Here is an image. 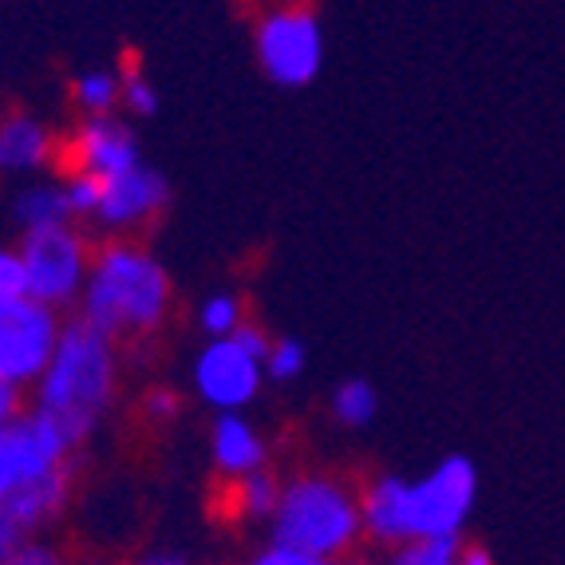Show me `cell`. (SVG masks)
Instances as JSON below:
<instances>
[{"mask_svg":"<svg viewBox=\"0 0 565 565\" xmlns=\"http://www.w3.org/2000/svg\"><path fill=\"white\" fill-rule=\"evenodd\" d=\"M115 396V352L111 337L79 317V321L64 324V340H60L56 360L44 372L36 387V407L47 415H56L67 427V435L84 444L95 431V424L104 419Z\"/></svg>","mask_w":565,"mask_h":565,"instance_id":"cell-1","label":"cell"},{"mask_svg":"<svg viewBox=\"0 0 565 565\" xmlns=\"http://www.w3.org/2000/svg\"><path fill=\"white\" fill-rule=\"evenodd\" d=\"M170 309V277L151 254L111 245L92 262L84 285V321L104 337L151 332Z\"/></svg>","mask_w":565,"mask_h":565,"instance_id":"cell-2","label":"cell"},{"mask_svg":"<svg viewBox=\"0 0 565 565\" xmlns=\"http://www.w3.org/2000/svg\"><path fill=\"white\" fill-rule=\"evenodd\" d=\"M360 530H364L360 502L340 482L321 479V475H301V479L285 482L281 507L274 514L277 546L332 562V557L349 554Z\"/></svg>","mask_w":565,"mask_h":565,"instance_id":"cell-3","label":"cell"},{"mask_svg":"<svg viewBox=\"0 0 565 565\" xmlns=\"http://www.w3.org/2000/svg\"><path fill=\"white\" fill-rule=\"evenodd\" d=\"M257 60L262 72L281 87H305L324 64V36L317 12L305 4L274 9L257 24Z\"/></svg>","mask_w":565,"mask_h":565,"instance_id":"cell-4","label":"cell"},{"mask_svg":"<svg viewBox=\"0 0 565 565\" xmlns=\"http://www.w3.org/2000/svg\"><path fill=\"white\" fill-rule=\"evenodd\" d=\"M60 340H64V324L56 321L52 305L36 297L0 305V380H12L20 387L44 380Z\"/></svg>","mask_w":565,"mask_h":565,"instance_id":"cell-5","label":"cell"},{"mask_svg":"<svg viewBox=\"0 0 565 565\" xmlns=\"http://www.w3.org/2000/svg\"><path fill=\"white\" fill-rule=\"evenodd\" d=\"M76 447L79 444L67 435L56 415L40 412V407L9 419L0 431V494L56 471V467H67Z\"/></svg>","mask_w":565,"mask_h":565,"instance_id":"cell-6","label":"cell"},{"mask_svg":"<svg viewBox=\"0 0 565 565\" xmlns=\"http://www.w3.org/2000/svg\"><path fill=\"white\" fill-rule=\"evenodd\" d=\"M20 262L29 269V292L44 305H67L76 301L87 285V265L84 237L72 226H52V230H24L20 242Z\"/></svg>","mask_w":565,"mask_h":565,"instance_id":"cell-7","label":"cell"},{"mask_svg":"<svg viewBox=\"0 0 565 565\" xmlns=\"http://www.w3.org/2000/svg\"><path fill=\"white\" fill-rule=\"evenodd\" d=\"M479 475L467 455H451L435 467L427 479L412 482V534L415 537H447L459 534L475 507Z\"/></svg>","mask_w":565,"mask_h":565,"instance_id":"cell-8","label":"cell"},{"mask_svg":"<svg viewBox=\"0 0 565 565\" xmlns=\"http://www.w3.org/2000/svg\"><path fill=\"white\" fill-rule=\"evenodd\" d=\"M265 364L237 344V340H210L194 364V387L217 412H237L262 392Z\"/></svg>","mask_w":565,"mask_h":565,"instance_id":"cell-9","label":"cell"},{"mask_svg":"<svg viewBox=\"0 0 565 565\" xmlns=\"http://www.w3.org/2000/svg\"><path fill=\"white\" fill-rule=\"evenodd\" d=\"M67 494H72V467H56L24 487L4 490L0 494V557L17 554L24 546V534L56 519L67 507Z\"/></svg>","mask_w":565,"mask_h":565,"instance_id":"cell-10","label":"cell"},{"mask_svg":"<svg viewBox=\"0 0 565 565\" xmlns=\"http://www.w3.org/2000/svg\"><path fill=\"white\" fill-rule=\"evenodd\" d=\"M72 174H95V179H115L139 167V142L131 127H122L111 115H92L79 127L72 142Z\"/></svg>","mask_w":565,"mask_h":565,"instance_id":"cell-11","label":"cell"},{"mask_svg":"<svg viewBox=\"0 0 565 565\" xmlns=\"http://www.w3.org/2000/svg\"><path fill=\"white\" fill-rule=\"evenodd\" d=\"M167 199H170L167 179H162L159 170H147L139 162L127 174H115V179L104 182V202L95 210V222H104L111 230L139 226V222L159 217Z\"/></svg>","mask_w":565,"mask_h":565,"instance_id":"cell-12","label":"cell"},{"mask_svg":"<svg viewBox=\"0 0 565 565\" xmlns=\"http://www.w3.org/2000/svg\"><path fill=\"white\" fill-rule=\"evenodd\" d=\"M360 519H364V534L380 546H404L412 542V482L384 475L364 490L360 499Z\"/></svg>","mask_w":565,"mask_h":565,"instance_id":"cell-13","label":"cell"},{"mask_svg":"<svg viewBox=\"0 0 565 565\" xmlns=\"http://www.w3.org/2000/svg\"><path fill=\"white\" fill-rule=\"evenodd\" d=\"M210 451H214L217 471L245 479L265 467V444L257 427L249 419H242L237 412H222L214 419V431H210Z\"/></svg>","mask_w":565,"mask_h":565,"instance_id":"cell-14","label":"cell"},{"mask_svg":"<svg viewBox=\"0 0 565 565\" xmlns=\"http://www.w3.org/2000/svg\"><path fill=\"white\" fill-rule=\"evenodd\" d=\"M52 154V135L29 115H12L0 131V162L9 170H32Z\"/></svg>","mask_w":565,"mask_h":565,"instance_id":"cell-15","label":"cell"},{"mask_svg":"<svg viewBox=\"0 0 565 565\" xmlns=\"http://www.w3.org/2000/svg\"><path fill=\"white\" fill-rule=\"evenodd\" d=\"M17 217L24 230H52L67 226L76 217V210H72V199H67V186H32L20 194Z\"/></svg>","mask_w":565,"mask_h":565,"instance_id":"cell-16","label":"cell"},{"mask_svg":"<svg viewBox=\"0 0 565 565\" xmlns=\"http://www.w3.org/2000/svg\"><path fill=\"white\" fill-rule=\"evenodd\" d=\"M376 387L364 384V380H349V384H340L332 392V415H337V424L344 427H364L376 419Z\"/></svg>","mask_w":565,"mask_h":565,"instance_id":"cell-17","label":"cell"},{"mask_svg":"<svg viewBox=\"0 0 565 565\" xmlns=\"http://www.w3.org/2000/svg\"><path fill=\"white\" fill-rule=\"evenodd\" d=\"M462 542L459 534H447V537H412L404 546L396 550L392 565H455L462 554Z\"/></svg>","mask_w":565,"mask_h":565,"instance_id":"cell-18","label":"cell"},{"mask_svg":"<svg viewBox=\"0 0 565 565\" xmlns=\"http://www.w3.org/2000/svg\"><path fill=\"white\" fill-rule=\"evenodd\" d=\"M122 99V79H115L111 72H87L76 79V104L87 115H107Z\"/></svg>","mask_w":565,"mask_h":565,"instance_id":"cell-19","label":"cell"},{"mask_svg":"<svg viewBox=\"0 0 565 565\" xmlns=\"http://www.w3.org/2000/svg\"><path fill=\"white\" fill-rule=\"evenodd\" d=\"M202 329L210 332V340H226L234 337L237 329L245 324V312H242V301H237L234 292H214L199 312Z\"/></svg>","mask_w":565,"mask_h":565,"instance_id":"cell-20","label":"cell"},{"mask_svg":"<svg viewBox=\"0 0 565 565\" xmlns=\"http://www.w3.org/2000/svg\"><path fill=\"white\" fill-rule=\"evenodd\" d=\"M281 482L274 475L254 471L242 479V510L249 519H274L277 507H281Z\"/></svg>","mask_w":565,"mask_h":565,"instance_id":"cell-21","label":"cell"},{"mask_svg":"<svg viewBox=\"0 0 565 565\" xmlns=\"http://www.w3.org/2000/svg\"><path fill=\"white\" fill-rule=\"evenodd\" d=\"M305 372V349L292 337L274 340V352L265 360V376L277 380V384H289Z\"/></svg>","mask_w":565,"mask_h":565,"instance_id":"cell-22","label":"cell"},{"mask_svg":"<svg viewBox=\"0 0 565 565\" xmlns=\"http://www.w3.org/2000/svg\"><path fill=\"white\" fill-rule=\"evenodd\" d=\"M24 297H32L29 269H24L17 249H9V254L0 257V305H17V301H24Z\"/></svg>","mask_w":565,"mask_h":565,"instance_id":"cell-23","label":"cell"},{"mask_svg":"<svg viewBox=\"0 0 565 565\" xmlns=\"http://www.w3.org/2000/svg\"><path fill=\"white\" fill-rule=\"evenodd\" d=\"M104 182L107 179H95V174H72L67 179V199H72V210L76 214H92L99 210V202H104Z\"/></svg>","mask_w":565,"mask_h":565,"instance_id":"cell-24","label":"cell"},{"mask_svg":"<svg viewBox=\"0 0 565 565\" xmlns=\"http://www.w3.org/2000/svg\"><path fill=\"white\" fill-rule=\"evenodd\" d=\"M122 104L131 107L135 115H154L159 111V95L147 79L139 76V67H127V76H122Z\"/></svg>","mask_w":565,"mask_h":565,"instance_id":"cell-25","label":"cell"},{"mask_svg":"<svg viewBox=\"0 0 565 565\" xmlns=\"http://www.w3.org/2000/svg\"><path fill=\"white\" fill-rule=\"evenodd\" d=\"M249 565H332V562H321V557L301 554V550H289V546H277L274 542V546L262 550Z\"/></svg>","mask_w":565,"mask_h":565,"instance_id":"cell-26","label":"cell"},{"mask_svg":"<svg viewBox=\"0 0 565 565\" xmlns=\"http://www.w3.org/2000/svg\"><path fill=\"white\" fill-rule=\"evenodd\" d=\"M230 340H237V344H242V349L249 352V356H257V360H262V364H265V360H269V352H274V340L265 337V332L257 329L254 321H245L242 329H237Z\"/></svg>","mask_w":565,"mask_h":565,"instance_id":"cell-27","label":"cell"},{"mask_svg":"<svg viewBox=\"0 0 565 565\" xmlns=\"http://www.w3.org/2000/svg\"><path fill=\"white\" fill-rule=\"evenodd\" d=\"M4 565H64V562H60L56 550L40 546V542H24L17 554L4 557Z\"/></svg>","mask_w":565,"mask_h":565,"instance_id":"cell-28","label":"cell"},{"mask_svg":"<svg viewBox=\"0 0 565 565\" xmlns=\"http://www.w3.org/2000/svg\"><path fill=\"white\" fill-rule=\"evenodd\" d=\"M147 415H151V419H170V415L179 412V392H170V387H151V392H147Z\"/></svg>","mask_w":565,"mask_h":565,"instance_id":"cell-29","label":"cell"},{"mask_svg":"<svg viewBox=\"0 0 565 565\" xmlns=\"http://www.w3.org/2000/svg\"><path fill=\"white\" fill-rule=\"evenodd\" d=\"M20 392H24L20 384H12V380H0V419H4V424H9V419H17V415H24V412H20Z\"/></svg>","mask_w":565,"mask_h":565,"instance_id":"cell-30","label":"cell"},{"mask_svg":"<svg viewBox=\"0 0 565 565\" xmlns=\"http://www.w3.org/2000/svg\"><path fill=\"white\" fill-rule=\"evenodd\" d=\"M455 565H494V562H490V550L487 546H475V542H467Z\"/></svg>","mask_w":565,"mask_h":565,"instance_id":"cell-31","label":"cell"},{"mask_svg":"<svg viewBox=\"0 0 565 565\" xmlns=\"http://www.w3.org/2000/svg\"><path fill=\"white\" fill-rule=\"evenodd\" d=\"M135 565H190L186 557H179V554H147V557H139Z\"/></svg>","mask_w":565,"mask_h":565,"instance_id":"cell-32","label":"cell"},{"mask_svg":"<svg viewBox=\"0 0 565 565\" xmlns=\"http://www.w3.org/2000/svg\"><path fill=\"white\" fill-rule=\"evenodd\" d=\"M356 565H372V562H356Z\"/></svg>","mask_w":565,"mask_h":565,"instance_id":"cell-33","label":"cell"}]
</instances>
